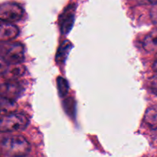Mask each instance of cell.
<instances>
[{"label": "cell", "mask_w": 157, "mask_h": 157, "mask_svg": "<svg viewBox=\"0 0 157 157\" xmlns=\"http://www.w3.org/2000/svg\"><path fill=\"white\" fill-rule=\"evenodd\" d=\"M29 124L26 115L20 113H9L0 116V132L13 133L25 130Z\"/></svg>", "instance_id": "obj_2"}, {"label": "cell", "mask_w": 157, "mask_h": 157, "mask_svg": "<svg viewBox=\"0 0 157 157\" xmlns=\"http://www.w3.org/2000/svg\"><path fill=\"white\" fill-rule=\"evenodd\" d=\"M17 107L18 105L15 100L0 94V116L15 112Z\"/></svg>", "instance_id": "obj_9"}, {"label": "cell", "mask_w": 157, "mask_h": 157, "mask_svg": "<svg viewBox=\"0 0 157 157\" xmlns=\"http://www.w3.org/2000/svg\"><path fill=\"white\" fill-rule=\"evenodd\" d=\"M24 15V10L16 3H5L0 5V21L15 22L19 21Z\"/></svg>", "instance_id": "obj_4"}, {"label": "cell", "mask_w": 157, "mask_h": 157, "mask_svg": "<svg viewBox=\"0 0 157 157\" xmlns=\"http://www.w3.org/2000/svg\"><path fill=\"white\" fill-rule=\"evenodd\" d=\"M57 83H58V88L60 94L62 97L65 96L67 94V91H68V84H67L66 80L60 77V78H58Z\"/></svg>", "instance_id": "obj_12"}, {"label": "cell", "mask_w": 157, "mask_h": 157, "mask_svg": "<svg viewBox=\"0 0 157 157\" xmlns=\"http://www.w3.org/2000/svg\"><path fill=\"white\" fill-rule=\"evenodd\" d=\"M0 55L10 64H19L25 59L24 46L18 42L6 41L0 45Z\"/></svg>", "instance_id": "obj_3"}, {"label": "cell", "mask_w": 157, "mask_h": 157, "mask_svg": "<svg viewBox=\"0 0 157 157\" xmlns=\"http://www.w3.org/2000/svg\"><path fill=\"white\" fill-rule=\"evenodd\" d=\"M1 147L3 153L9 156H26L31 150L29 141L20 135H12L4 138L2 140Z\"/></svg>", "instance_id": "obj_1"}, {"label": "cell", "mask_w": 157, "mask_h": 157, "mask_svg": "<svg viewBox=\"0 0 157 157\" xmlns=\"http://www.w3.org/2000/svg\"><path fill=\"white\" fill-rule=\"evenodd\" d=\"M19 34V29L10 22L0 21V41L6 42L15 39Z\"/></svg>", "instance_id": "obj_6"}, {"label": "cell", "mask_w": 157, "mask_h": 157, "mask_svg": "<svg viewBox=\"0 0 157 157\" xmlns=\"http://www.w3.org/2000/svg\"><path fill=\"white\" fill-rule=\"evenodd\" d=\"M150 18L155 25L157 26V3L153 4L150 10Z\"/></svg>", "instance_id": "obj_15"}, {"label": "cell", "mask_w": 157, "mask_h": 157, "mask_svg": "<svg viewBox=\"0 0 157 157\" xmlns=\"http://www.w3.org/2000/svg\"><path fill=\"white\" fill-rule=\"evenodd\" d=\"M25 71V67L19 64H10L3 76L8 81H15L22 76Z\"/></svg>", "instance_id": "obj_8"}, {"label": "cell", "mask_w": 157, "mask_h": 157, "mask_svg": "<svg viewBox=\"0 0 157 157\" xmlns=\"http://www.w3.org/2000/svg\"><path fill=\"white\" fill-rule=\"evenodd\" d=\"M9 64L0 55V76L4 75L9 67Z\"/></svg>", "instance_id": "obj_14"}, {"label": "cell", "mask_w": 157, "mask_h": 157, "mask_svg": "<svg viewBox=\"0 0 157 157\" xmlns=\"http://www.w3.org/2000/svg\"><path fill=\"white\" fill-rule=\"evenodd\" d=\"M144 122L152 130L157 129V105L147 109L144 116Z\"/></svg>", "instance_id": "obj_11"}, {"label": "cell", "mask_w": 157, "mask_h": 157, "mask_svg": "<svg viewBox=\"0 0 157 157\" xmlns=\"http://www.w3.org/2000/svg\"><path fill=\"white\" fill-rule=\"evenodd\" d=\"M75 18V9L69 6L60 17V27L63 34L68 33L73 25Z\"/></svg>", "instance_id": "obj_7"}, {"label": "cell", "mask_w": 157, "mask_h": 157, "mask_svg": "<svg viewBox=\"0 0 157 157\" xmlns=\"http://www.w3.org/2000/svg\"><path fill=\"white\" fill-rule=\"evenodd\" d=\"M144 48L148 52H157V29L152 31L144 38Z\"/></svg>", "instance_id": "obj_10"}, {"label": "cell", "mask_w": 157, "mask_h": 157, "mask_svg": "<svg viewBox=\"0 0 157 157\" xmlns=\"http://www.w3.org/2000/svg\"><path fill=\"white\" fill-rule=\"evenodd\" d=\"M136 5H150L157 3V0H131Z\"/></svg>", "instance_id": "obj_16"}, {"label": "cell", "mask_w": 157, "mask_h": 157, "mask_svg": "<svg viewBox=\"0 0 157 157\" xmlns=\"http://www.w3.org/2000/svg\"><path fill=\"white\" fill-rule=\"evenodd\" d=\"M149 85H150V88L152 93L157 96V75L152 77L150 83H149Z\"/></svg>", "instance_id": "obj_13"}, {"label": "cell", "mask_w": 157, "mask_h": 157, "mask_svg": "<svg viewBox=\"0 0 157 157\" xmlns=\"http://www.w3.org/2000/svg\"><path fill=\"white\" fill-rule=\"evenodd\" d=\"M22 91L23 87L21 84L15 81H9L0 84V94L15 101L21 96Z\"/></svg>", "instance_id": "obj_5"}]
</instances>
